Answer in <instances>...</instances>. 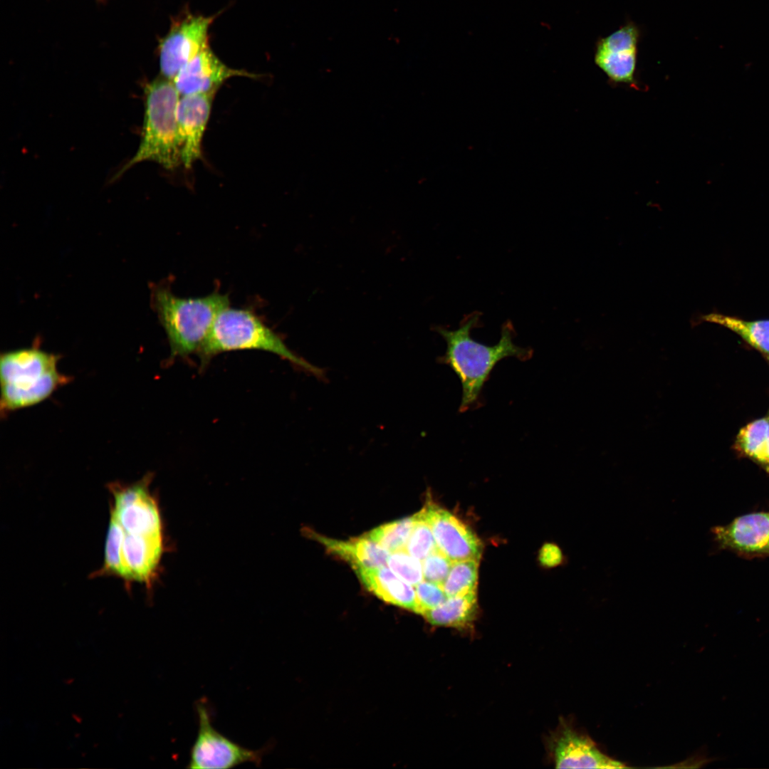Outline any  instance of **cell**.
<instances>
[{
	"instance_id": "obj_1",
	"label": "cell",
	"mask_w": 769,
	"mask_h": 769,
	"mask_svg": "<svg viewBox=\"0 0 769 769\" xmlns=\"http://www.w3.org/2000/svg\"><path fill=\"white\" fill-rule=\"evenodd\" d=\"M480 316L479 313L466 315L456 330L435 328L446 342L445 354L438 358V362L448 365L461 384L460 412L479 407L483 387L499 361L510 357L525 361L533 355L531 348L513 342L516 332L510 320L503 324L501 338L496 345H486L474 340L471 331L478 327Z\"/></svg>"
},
{
	"instance_id": "obj_2",
	"label": "cell",
	"mask_w": 769,
	"mask_h": 769,
	"mask_svg": "<svg viewBox=\"0 0 769 769\" xmlns=\"http://www.w3.org/2000/svg\"><path fill=\"white\" fill-rule=\"evenodd\" d=\"M61 356L34 344L1 352V415L36 405L72 380L58 369Z\"/></svg>"
},
{
	"instance_id": "obj_3",
	"label": "cell",
	"mask_w": 769,
	"mask_h": 769,
	"mask_svg": "<svg viewBox=\"0 0 769 769\" xmlns=\"http://www.w3.org/2000/svg\"><path fill=\"white\" fill-rule=\"evenodd\" d=\"M256 350L269 352L288 361L303 371L325 380V372L295 354L278 334L249 308H232L229 305L217 315L210 331L199 349L201 365L226 352Z\"/></svg>"
},
{
	"instance_id": "obj_4",
	"label": "cell",
	"mask_w": 769,
	"mask_h": 769,
	"mask_svg": "<svg viewBox=\"0 0 769 769\" xmlns=\"http://www.w3.org/2000/svg\"><path fill=\"white\" fill-rule=\"evenodd\" d=\"M151 299L165 331L172 360L197 353L217 315L229 305V296L216 291L203 297L182 298L164 284L153 286Z\"/></svg>"
},
{
	"instance_id": "obj_5",
	"label": "cell",
	"mask_w": 769,
	"mask_h": 769,
	"mask_svg": "<svg viewBox=\"0 0 769 769\" xmlns=\"http://www.w3.org/2000/svg\"><path fill=\"white\" fill-rule=\"evenodd\" d=\"M145 108L142 140L135 155L117 172L120 177L135 164L155 162L174 169L182 163L176 110L180 95L173 82L155 79L145 88Z\"/></svg>"
},
{
	"instance_id": "obj_6",
	"label": "cell",
	"mask_w": 769,
	"mask_h": 769,
	"mask_svg": "<svg viewBox=\"0 0 769 769\" xmlns=\"http://www.w3.org/2000/svg\"><path fill=\"white\" fill-rule=\"evenodd\" d=\"M197 712L199 728L187 768L224 769L246 763L261 764L263 754L262 749L246 748L220 733L212 726L209 711L203 703H197Z\"/></svg>"
},
{
	"instance_id": "obj_7",
	"label": "cell",
	"mask_w": 769,
	"mask_h": 769,
	"mask_svg": "<svg viewBox=\"0 0 769 769\" xmlns=\"http://www.w3.org/2000/svg\"><path fill=\"white\" fill-rule=\"evenodd\" d=\"M151 479V474H147L132 484L119 482L108 484L113 498L110 513L126 533L162 536L159 509L148 488Z\"/></svg>"
},
{
	"instance_id": "obj_8",
	"label": "cell",
	"mask_w": 769,
	"mask_h": 769,
	"mask_svg": "<svg viewBox=\"0 0 769 769\" xmlns=\"http://www.w3.org/2000/svg\"><path fill=\"white\" fill-rule=\"evenodd\" d=\"M214 16L187 15L174 22L159 45L162 76L173 80L178 72L209 47L208 32Z\"/></svg>"
},
{
	"instance_id": "obj_9",
	"label": "cell",
	"mask_w": 769,
	"mask_h": 769,
	"mask_svg": "<svg viewBox=\"0 0 769 769\" xmlns=\"http://www.w3.org/2000/svg\"><path fill=\"white\" fill-rule=\"evenodd\" d=\"M711 531L719 550L744 559L769 558V511L739 516Z\"/></svg>"
},
{
	"instance_id": "obj_10",
	"label": "cell",
	"mask_w": 769,
	"mask_h": 769,
	"mask_svg": "<svg viewBox=\"0 0 769 769\" xmlns=\"http://www.w3.org/2000/svg\"><path fill=\"white\" fill-rule=\"evenodd\" d=\"M420 512L431 527L437 548L451 561L479 560L483 544L467 525L431 502Z\"/></svg>"
},
{
	"instance_id": "obj_11",
	"label": "cell",
	"mask_w": 769,
	"mask_h": 769,
	"mask_svg": "<svg viewBox=\"0 0 769 769\" xmlns=\"http://www.w3.org/2000/svg\"><path fill=\"white\" fill-rule=\"evenodd\" d=\"M639 36L637 26L629 23L597 41L595 62L612 81L634 83Z\"/></svg>"
},
{
	"instance_id": "obj_12",
	"label": "cell",
	"mask_w": 769,
	"mask_h": 769,
	"mask_svg": "<svg viewBox=\"0 0 769 769\" xmlns=\"http://www.w3.org/2000/svg\"><path fill=\"white\" fill-rule=\"evenodd\" d=\"M214 93L180 96L176 110L182 164L192 167L202 155V143L211 111Z\"/></svg>"
},
{
	"instance_id": "obj_13",
	"label": "cell",
	"mask_w": 769,
	"mask_h": 769,
	"mask_svg": "<svg viewBox=\"0 0 769 769\" xmlns=\"http://www.w3.org/2000/svg\"><path fill=\"white\" fill-rule=\"evenodd\" d=\"M235 76L256 78L257 75L228 67L207 47L189 61L172 82L180 96L215 94L225 81Z\"/></svg>"
},
{
	"instance_id": "obj_14",
	"label": "cell",
	"mask_w": 769,
	"mask_h": 769,
	"mask_svg": "<svg viewBox=\"0 0 769 769\" xmlns=\"http://www.w3.org/2000/svg\"><path fill=\"white\" fill-rule=\"evenodd\" d=\"M553 753L558 768L627 767L602 753L587 734L565 725L555 738Z\"/></svg>"
},
{
	"instance_id": "obj_15",
	"label": "cell",
	"mask_w": 769,
	"mask_h": 769,
	"mask_svg": "<svg viewBox=\"0 0 769 769\" xmlns=\"http://www.w3.org/2000/svg\"><path fill=\"white\" fill-rule=\"evenodd\" d=\"M307 534L322 544L328 552L350 564L353 570L387 566L390 553L366 535L340 540L310 530H307Z\"/></svg>"
},
{
	"instance_id": "obj_16",
	"label": "cell",
	"mask_w": 769,
	"mask_h": 769,
	"mask_svg": "<svg viewBox=\"0 0 769 769\" xmlns=\"http://www.w3.org/2000/svg\"><path fill=\"white\" fill-rule=\"evenodd\" d=\"M370 592L383 601L414 612L416 593L412 585L404 581L386 566L359 567L354 570Z\"/></svg>"
},
{
	"instance_id": "obj_17",
	"label": "cell",
	"mask_w": 769,
	"mask_h": 769,
	"mask_svg": "<svg viewBox=\"0 0 769 769\" xmlns=\"http://www.w3.org/2000/svg\"><path fill=\"white\" fill-rule=\"evenodd\" d=\"M162 553V536L132 535L125 533L122 555L133 581L150 584L159 563Z\"/></svg>"
},
{
	"instance_id": "obj_18",
	"label": "cell",
	"mask_w": 769,
	"mask_h": 769,
	"mask_svg": "<svg viewBox=\"0 0 769 769\" xmlns=\"http://www.w3.org/2000/svg\"><path fill=\"white\" fill-rule=\"evenodd\" d=\"M477 610L476 592H474L448 597L439 606L426 612L423 616L433 625L462 629L471 625Z\"/></svg>"
},
{
	"instance_id": "obj_19",
	"label": "cell",
	"mask_w": 769,
	"mask_h": 769,
	"mask_svg": "<svg viewBox=\"0 0 769 769\" xmlns=\"http://www.w3.org/2000/svg\"><path fill=\"white\" fill-rule=\"evenodd\" d=\"M701 320L724 326L756 350L769 354V320L746 321L719 313L703 315Z\"/></svg>"
},
{
	"instance_id": "obj_20",
	"label": "cell",
	"mask_w": 769,
	"mask_h": 769,
	"mask_svg": "<svg viewBox=\"0 0 769 769\" xmlns=\"http://www.w3.org/2000/svg\"><path fill=\"white\" fill-rule=\"evenodd\" d=\"M125 534V530L119 521L110 513L105 545L104 564L103 567L93 575H111L122 578L127 583L133 581L125 564L122 555Z\"/></svg>"
},
{
	"instance_id": "obj_21",
	"label": "cell",
	"mask_w": 769,
	"mask_h": 769,
	"mask_svg": "<svg viewBox=\"0 0 769 769\" xmlns=\"http://www.w3.org/2000/svg\"><path fill=\"white\" fill-rule=\"evenodd\" d=\"M478 560L469 559L452 563L442 585L447 597L476 592Z\"/></svg>"
},
{
	"instance_id": "obj_22",
	"label": "cell",
	"mask_w": 769,
	"mask_h": 769,
	"mask_svg": "<svg viewBox=\"0 0 769 769\" xmlns=\"http://www.w3.org/2000/svg\"><path fill=\"white\" fill-rule=\"evenodd\" d=\"M414 525V516L381 525L365 535L389 553L404 549Z\"/></svg>"
},
{
	"instance_id": "obj_23",
	"label": "cell",
	"mask_w": 769,
	"mask_h": 769,
	"mask_svg": "<svg viewBox=\"0 0 769 769\" xmlns=\"http://www.w3.org/2000/svg\"><path fill=\"white\" fill-rule=\"evenodd\" d=\"M768 424V416L756 419L743 427L736 437V449L756 463L762 455Z\"/></svg>"
},
{
	"instance_id": "obj_24",
	"label": "cell",
	"mask_w": 769,
	"mask_h": 769,
	"mask_svg": "<svg viewBox=\"0 0 769 769\" xmlns=\"http://www.w3.org/2000/svg\"><path fill=\"white\" fill-rule=\"evenodd\" d=\"M414 525L404 549L414 558L423 560L436 548L429 524L421 512L413 515Z\"/></svg>"
},
{
	"instance_id": "obj_25",
	"label": "cell",
	"mask_w": 769,
	"mask_h": 769,
	"mask_svg": "<svg viewBox=\"0 0 769 769\" xmlns=\"http://www.w3.org/2000/svg\"><path fill=\"white\" fill-rule=\"evenodd\" d=\"M387 566L412 586L424 580L421 560L412 556L405 549L390 553Z\"/></svg>"
},
{
	"instance_id": "obj_26",
	"label": "cell",
	"mask_w": 769,
	"mask_h": 769,
	"mask_svg": "<svg viewBox=\"0 0 769 769\" xmlns=\"http://www.w3.org/2000/svg\"><path fill=\"white\" fill-rule=\"evenodd\" d=\"M414 587L416 593L414 612L422 615L439 606L448 598L441 585L428 580H423Z\"/></svg>"
},
{
	"instance_id": "obj_27",
	"label": "cell",
	"mask_w": 769,
	"mask_h": 769,
	"mask_svg": "<svg viewBox=\"0 0 769 769\" xmlns=\"http://www.w3.org/2000/svg\"><path fill=\"white\" fill-rule=\"evenodd\" d=\"M422 561L424 580L442 586L453 561L438 548Z\"/></svg>"
},
{
	"instance_id": "obj_28",
	"label": "cell",
	"mask_w": 769,
	"mask_h": 769,
	"mask_svg": "<svg viewBox=\"0 0 769 769\" xmlns=\"http://www.w3.org/2000/svg\"><path fill=\"white\" fill-rule=\"evenodd\" d=\"M539 558L541 564L548 567L558 566L565 561L562 550L555 543H545L541 548Z\"/></svg>"
},
{
	"instance_id": "obj_29",
	"label": "cell",
	"mask_w": 769,
	"mask_h": 769,
	"mask_svg": "<svg viewBox=\"0 0 769 769\" xmlns=\"http://www.w3.org/2000/svg\"><path fill=\"white\" fill-rule=\"evenodd\" d=\"M758 464L769 474V424L762 455Z\"/></svg>"
},
{
	"instance_id": "obj_30",
	"label": "cell",
	"mask_w": 769,
	"mask_h": 769,
	"mask_svg": "<svg viewBox=\"0 0 769 769\" xmlns=\"http://www.w3.org/2000/svg\"><path fill=\"white\" fill-rule=\"evenodd\" d=\"M767 416H768V417H769V411H768V414Z\"/></svg>"
}]
</instances>
